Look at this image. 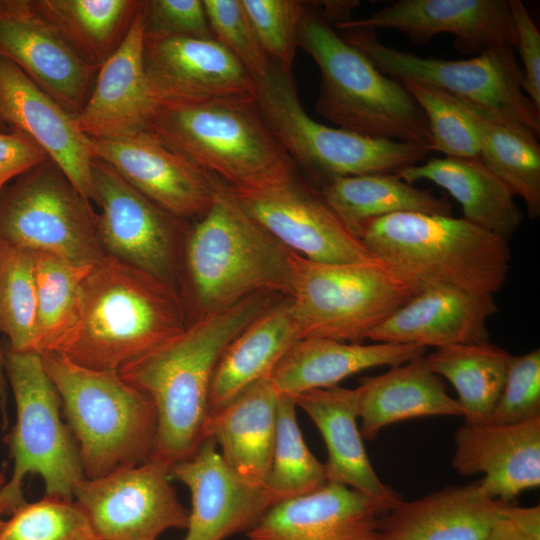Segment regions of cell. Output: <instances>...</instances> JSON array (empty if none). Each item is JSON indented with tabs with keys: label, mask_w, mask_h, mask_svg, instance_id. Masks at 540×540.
<instances>
[{
	"label": "cell",
	"mask_w": 540,
	"mask_h": 540,
	"mask_svg": "<svg viewBox=\"0 0 540 540\" xmlns=\"http://www.w3.org/2000/svg\"><path fill=\"white\" fill-rule=\"evenodd\" d=\"M281 297L257 293L200 317L119 368L120 377L155 406L157 431L150 458L171 467L195 452L205 439L210 386L221 355L251 321Z\"/></svg>",
	"instance_id": "obj_1"
},
{
	"label": "cell",
	"mask_w": 540,
	"mask_h": 540,
	"mask_svg": "<svg viewBox=\"0 0 540 540\" xmlns=\"http://www.w3.org/2000/svg\"><path fill=\"white\" fill-rule=\"evenodd\" d=\"M188 324L176 288L107 254L81 284L74 324L55 352L85 368L118 371Z\"/></svg>",
	"instance_id": "obj_2"
},
{
	"label": "cell",
	"mask_w": 540,
	"mask_h": 540,
	"mask_svg": "<svg viewBox=\"0 0 540 540\" xmlns=\"http://www.w3.org/2000/svg\"><path fill=\"white\" fill-rule=\"evenodd\" d=\"M290 255L220 180L184 241L181 296L189 323L257 293L290 297Z\"/></svg>",
	"instance_id": "obj_3"
},
{
	"label": "cell",
	"mask_w": 540,
	"mask_h": 540,
	"mask_svg": "<svg viewBox=\"0 0 540 540\" xmlns=\"http://www.w3.org/2000/svg\"><path fill=\"white\" fill-rule=\"evenodd\" d=\"M304 3L297 45L320 70L317 113L350 132L432 148L426 117L404 85L348 43L317 4Z\"/></svg>",
	"instance_id": "obj_4"
},
{
	"label": "cell",
	"mask_w": 540,
	"mask_h": 540,
	"mask_svg": "<svg viewBox=\"0 0 540 540\" xmlns=\"http://www.w3.org/2000/svg\"><path fill=\"white\" fill-rule=\"evenodd\" d=\"M358 237L376 258L422 289L494 295L510 269L508 240L463 217L395 213L368 221Z\"/></svg>",
	"instance_id": "obj_5"
},
{
	"label": "cell",
	"mask_w": 540,
	"mask_h": 540,
	"mask_svg": "<svg viewBox=\"0 0 540 540\" xmlns=\"http://www.w3.org/2000/svg\"><path fill=\"white\" fill-rule=\"evenodd\" d=\"M147 130L232 188L294 174V162L261 116L255 96L156 104Z\"/></svg>",
	"instance_id": "obj_6"
},
{
	"label": "cell",
	"mask_w": 540,
	"mask_h": 540,
	"mask_svg": "<svg viewBox=\"0 0 540 540\" xmlns=\"http://www.w3.org/2000/svg\"><path fill=\"white\" fill-rule=\"evenodd\" d=\"M79 448L85 478L147 461L157 414L152 400L118 371L79 366L56 352L40 354Z\"/></svg>",
	"instance_id": "obj_7"
},
{
	"label": "cell",
	"mask_w": 540,
	"mask_h": 540,
	"mask_svg": "<svg viewBox=\"0 0 540 540\" xmlns=\"http://www.w3.org/2000/svg\"><path fill=\"white\" fill-rule=\"evenodd\" d=\"M291 309L300 339L362 343L422 288L378 258L326 263L293 252Z\"/></svg>",
	"instance_id": "obj_8"
},
{
	"label": "cell",
	"mask_w": 540,
	"mask_h": 540,
	"mask_svg": "<svg viewBox=\"0 0 540 540\" xmlns=\"http://www.w3.org/2000/svg\"><path fill=\"white\" fill-rule=\"evenodd\" d=\"M254 82L266 124L294 164L320 187L338 177L397 173L433 152L430 146L372 138L315 121L300 102L292 73L272 60L267 73Z\"/></svg>",
	"instance_id": "obj_9"
},
{
	"label": "cell",
	"mask_w": 540,
	"mask_h": 540,
	"mask_svg": "<svg viewBox=\"0 0 540 540\" xmlns=\"http://www.w3.org/2000/svg\"><path fill=\"white\" fill-rule=\"evenodd\" d=\"M5 372L16 403V424L9 437L13 474L2 489L4 513L25 503L22 486L28 474H39L45 496L72 500L84 476L77 442L60 416L61 401L34 351L5 354Z\"/></svg>",
	"instance_id": "obj_10"
},
{
	"label": "cell",
	"mask_w": 540,
	"mask_h": 540,
	"mask_svg": "<svg viewBox=\"0 0 540 540\" xmlns=\"http://www.w3.org/2000/svg\"><path fill=\"white\" fill-rule=\"evenodd\" d=\"M340 34L389 77L433 86L497 121L540 134V111L523 91V71L513 48L490 49L467 60H446L386 46L374 30Z\"/></svg>",
	"instance_id": "obj_11"
},
{
	"label": "cell",
	"mask_w": 540,
	"mask_h": 540,
	"mask_svg": "<svg viewBox=\"0 0 540 540\" xmlns=\"http://www.w3.org/2000/svg\"><path fill=\"white\" fill-rule=\"evenodd\" d=\"M0 240L80 265L107 255L90 201L49 158L22 174L0 202Z\"/></svg>",
	"instance_id": "obj_12"
},
{
	"label": "cell",
	"mask_w": 540,
	"mask_h": 540,
	"mask_svg": "<svg viewBox=\"0 0 540 540\" xmlns=\"http://www.w3.org/2000/svg\"><path fill=\"white\" fill-rule=\"evenodd\" d=\"M99 240L106 254L164 281L180 292L185 220L164 210L93 157ZM181 294V293H180Z\"/></svg>",
	"instance_id": "obj_13"
},
{
	"label": "cell",
	"mask_w": 540,
	"mask_h": 540,
	"mask_svg": "<svg viewBox=\"0 0 540 540\" xmlns=\"http://www.w3.org/2000/svg\"><path fill=\"white\" fill-rule=\"evenodd\" d=\"M170 466L154 459L80 480L73 491L99 540H157L186 529L189 511L170 484Z\"/></svg>",
	"instance_id": "obj_14"
},
{
	"label": "cell",
	"mask_w": 540,
	"mask_h": 540,
	"mask_svg": "<svg viewBox=\"0 0 540 540\" xmlns=\"http://www.w3.org/2000/svg\"><path fill=\"white\" fill-rule=\"evenodd\" d=\"M244 210L291 252L316 262L375 259L319 190L290 177L257 187H230Z\"/></svg>",
	"instance_id": "obj_15"
},
{
	"label": "cell",
	"mask_w": 540,
	"mask_h": 540,
	"mask_svg": "<svg viewBox=\"0 0 540 540\" xmlns=\"http://www.w3.org/2000/svg\"><path fill=\"white\" fill-rule=\"evenodd\" d=\"M142 61L155 105L255 96L253 77L214 38L144 34Z\"/></svg>",
	"instance_id": "obj_16"
},
{
	"label": "cell",
	"mask_w": 540,
	"mask_h": 540,
	"mask_svg": "<svg viewBox=\"0 0 540 540\" xmlns=\"http://www.w3.org/2000/svg\"><path fill=\"white\" fill-rule=\"evenodd\" d=\"M90 139L93 157L158 206L181 219H199L220 182L149 130L119 139Z\"/></svg>",
	"instance_id": "obj_17"
},
{
	"label": "cell",
	"mask_w": 540,
	"mask_h": 540,
	"mask_svg": "<svg viewBox=\"0 0 540 540\" xmlns=\"http://www.w3.org/2000/svg\"><path fill=\"white\" fill-rule=\"evenodd\" d=\"M0 56L75 117L100 68L82 59L32 1H0Z\"/></svg>",
	"instance_id": "obj_18"
},
{
	"label": "cell",
	"mask_w": 540,
	"mask_h": 540,
	"mask_svg": "<svg viewBox=\"0 0 540 540\" xmlns=\"http://www.w3.org/2000/svg\"><path fill=\"white\" fill-rule=\"evenodd\" d=\"M337 31L390 29L417 45L437 34L455 37L462 53L478 55L494 48H517V34L507 0H399L370 15L334 25Z\"/></svg>",
	"instance_id": "obj_19"
},
{
	"label": "cell",
	"mask_w": 540,
	"mask_h": 540,
	"mask_svg": "<svg viewBox=\"0 0 540 540\" xmlns=\"http://www.w3.org/2000/svg\"><path fill=\"white\" fill-rule=\"evenodd\" d=\"M170 477L191 493L184 540H224L247 533L273 506L265 487L235 473L211 438H205L191 456L173 464Z\"/></svg>",
	"instance_id": "obj_20"
},
{
	"label": "cell",
	"mask_w": 540,
	"mask_h": 540,
	"mask_svg": "<svg viewBox=\"0 0 540 540\" xmlns=\"http://www.w3.org/2000/svg\"><path fill=\"white\" fill-rule=\"evenodd\" d=\"M0 119L39 146L87 200H96L90 139L76 117L0 56Z\"/></svg>",
	"instance_id": "obj_21"
},
{
	"label": "cell",
	"mask_w": 540,
	"mask_h": 540,
	"mask_svg": "<svg viewBox=\"0 0 540 540\" xmlns=\"http://www.w3.org/2000/svg\"><path fill=\"white\" fill-rule=\"evenodd\" d=\"M390 507L353 488L326 482L273 505L249 540H382L379 519Z\"/></svg>",
	"instance_id": "obj_22"
},
{
	"label": "cell",
	"mask_w": 540,
	"mask_h": 540,
	"mask_svg": "<svg viewBox=\"0 0 540 540\" xmlns=\"http://www.w3.org/2000/svg\"><path fill=\"white\" fill-rule=\"evenodd\" d=\"M452 465L479 480L489 497L515 503L540 485V416L516 424L464 423L455 433Z\"/></svg>",
	"instance_id": "obj_23"
},
{
	"label": "cell",
	"mask_w": 540,
	"mask_h": 540,
	"mask_svg": "<svg viewBox=\"0 0 540 540\" xmlns=\"http://www.w3.org/2000/svg\"><path fill=\"white\" fill-rule=\"evenodd\" d=\"M497 311L494 295L426 287L367 339L424 348L481 343L489 341L487 322Z\"/></svg>",
	"instance_id": "obj_24"
},
{
	"label": "cell",
	"mask_w": 540,
	"mask_h": 540,
	"mask_svg": "<svg viewBox=\"0 0 540 540\" xmlns=\"http://www.w3.org/2000/svg\"><path fill=\"white\" fill-rule=\"evenodd\" d=\"M142 1L119 48L100 66L91 94L76 116L82 133L92 139H119L147 130L155 103L143 70Z\"/></svg>",
	"instance_id": "obj_25"
},
{
	"label": "cell",
	"mask_w": 540,
	"mask_h": 540,
	"mask_svg": "<svg viewBox=\"0 0 540 540\" xmlns=\"http://www.w3.org/2000/svg\"><path fill=\"white\" fill-rule=\"evenodd\" d=\"M516 503L487 496L479 481L401 500L379 519L382 540H484Z\"/></svg>",
	"instance_id": "obj_26"
},
{
	"label": "cell",
	"mask_w": 540,
	"mask_h": 540,
	"mask_svg": "<svg viewBox=\"0 0 540 540\" xmlns=\"http://www.w3.org/2000/svg\"><path fill=\"white\" fill-rule=\"evenodd\" d=\"M314 422L327 448V482L353 488L392 508L402 500L385 485L371 465L358 428V390L340 386L292 396Z\"/></svg>",
	"instance_id": "obj_27"
},
{
	"label": "cell",
	"mask_w": 540,
	"mask_h": 540,
	"mask_svg": "<svg viewBox=\"0 0 540 540\" xmlns=\"http://www.w3.org/2000/svg\"><path fill=\"white\" fill-rule=\"evenodd\" d=\"M425 352L426 348L413 345L303 338L280 359L269 379L279 394L296 396L337 386L345 378L370 368L403 364Z\"/></svg>",
	"instance_id": "obj_28"
},
{
	"label": "cell",
	"mask_w": 540,
	"mask_h": 540,
	"mask_svg": "<svg viewBox=\"0 0 540 540\" xmlns=\"http://www.w3.org/2000/svg\"><path fill=\"white\" fill-rule=\"evenodd\" d=\"M279 393L269 378L243 390L209 414L205 438L221 449L228 466L244 480L264 486L276 435Z\"/></svg>",
	"instance_id": "obj_29"
},
{
	"label": "cell",
	"mask_w": 540,
	"mask_h": 540,
	"mask_svg": "<svg viewBox=\"0 0 540 540\" xmlns=\"http://www.w3.org/2000/svg\"><path fill=\"white\" fill-rule=\"evenodd\" d=\"M358 390V418L363 439H374L396 422L426 416H464L446 392L440 377L429 367L426 355L365 377Z\"/></svg>",
	"instance_id": "obj_30"
},
{
	"label": "cell",
	"mask_w": 540,
	"mask_h": 540,
	"mask_svg": "<svg viewBox=\"0 0 540 540\" xmlns=\"http://www.w3.org/2000/svg\"><path fill=\"white\" fill-rule=\"evenodd\" d=\"M299 339L290 298L281 297L225 348L211 381L209 414L223 408L250 385L269 378L280 359Z\"/></svg>",
	"instance_id": "obj_31"
},
{
	"label": "cell",
	"mask_w": 540,
	"mask_h": 540,
	"mask_svg": "<svg viewBox=\"0 0 540 540\" xmlns=\"http://www.w3.org/2000/svg\"><path fill=\"white\" fill-rule=\"evenodd\" d=\"M396 174L411 184L419 180L435 183L460 204L464 219L506 240L521 226L523 214L514 194L479 156L434 157Z\"/></svg>",
	"instance_id": "obj_32"
},
{
	"label": "cell",
	"mask_w": 540,
	"mask_h": 540,
	"mask_svg": "<svg viewBox=\"0 0 540 540\" xmlns=\"http://www.w3.org/2000/svg\"><path fill=\"white\" fill-rule=\"evenodd\" d=\"M319 191L357 237L368 221L395 213L452 215L446 198L418 188L396 173L338 177L323 184Z\"/></svg>",
	"instance_id": "obj_33"
},
{
	"label": "cell",
	"mask_w": 540,
	"mask_h": 540,
	"mask_svg": "<svg viewBox=\"0 0 540 540\" xmlns=\"http://www.w3.org/2000/svg\"><path fill=\"white\" fill-rule=\"evenodd\" d=\"M513 355L485 341L436 348L426 356L430 369L447 379L457 392L464 423L490 422Z\"/></svg>",
	"instance_id": "obj_34"
},
{
	"label": "cell",
	"mask_w": 540,
	"mask_h": 540,
	"mask_svg": "<svg viewBox=\"0 0 540 540\" xmlns=\"http://www.w3.org/2000/svg\"><path fill=\"white\" fill-rule=\"evenodd\" d=\"M33 6L86 62L100 67L122 44L139 0H37Z\"/></svg>",
	"instance_id": "obj_35"
},
{
	"label": "cell",
	"mask_w": 540,
	"mask_h": 540,
	"mask_svg": "<svg viewBox=\"0 0 540 540\" xmlns=\"http://www.w3.org/2000/svg\"><path fill=\"white\" fill-rule=\"evenodd\" d=\"M476 126L485 165L512 191L520 196L528 215H540L539 135L527 128L497 121L468 105Z\"/></svg>",
	"instance_id": "obj_36"
},
{
	"label": "cell",
	"mask_w": 540,
	"mask_h": 540,
	"mask_svg": "<svg viewBox=\"0 0 540 540\" xmlns=\"http://www.w3.org/2000/svg\"><path fill=\"white\" fill-rule=\"evenodd\" d=\"M37 285L34 352H55L72 328L81 284L94 265H80L33 252Z\"/></svg>",
	"instance_id": "obj_37"
},
{
	"label": "cell",
	"mask_w": 540,
	"mask_h": 540,
	"mask_svg": "<svg viewBox=\"0 0 540 540\" xmlns=\"http://www.w3.org/2000/svg\"><path fill=\"white\" fill-rule=\"evenodd\" d=\"M292 396L279 394L271 467L264 487L273 505L306 495L327 480L324 464L308 449Z\"/></svg>",
	"instance_id": "obj_38"
},
{
	"label": "cell",
	"mask_w": 540,
	"mask_h": 540,
	"mask_svg": "<svg viewBox=\"0 0 540 540\" xmlns=\"http://www.w3.org/2000/svg\"><path fill=\"white\" fill-rule=\"evenodd\" d=\"M37 285L33 252L0 240V330L10 350L34 351Z\"/></svg>",
	"instance_id": "obj_39"
},
{
	"label": "cell",
	"mask_w": 540,
	"mask_h": 540,
	"mask_svg": "<svg viewBox=\"0 0 540 540\" xmlns=\"http://www.w3.org/2000/svg\"><path fill=\"white\" fill-rule=\"evenodd\" d=\"M400 82L426 117L433 151L447 157L479 156L478 132L465 102L433 86Z\"/></svg>",
	"instance_id": "obj_40"
},
{
	"label": "cell",
	"mask_w": 540,
	"mask_h": 540,
	"mask_svg": "<svg viewBox=\"0 0 540 540\" xmlns=\"http://www.w3.org/2000/svg\"><path fill=\"white\" fill-rule=\"evenodd\" d=\"M0 540H99L83 509L72 500L45 496L18 507L0 527Z\"/></svg>",
	"instance_id": "obj_41"
},
{
	"label": "cell",
	"mask_w": 540,
	"mask_h": 540,
	"mask_svg": "<svg viewBox=\"0 0 540 540\" xmlns=\"http://www.w3.org/2000/svg\"><path fill=\"white\" fill-rule=\"evenodd\" d=\"M241 3L268 57L291 73L305 3L295 0H241Z\"/></svg>",
	"instance_id": "obj_42"
},
{
	"label": "cell",
	"mask_w": 540,
	"mask_h": 540,
	"mask_svg": "<svg viewBox=\"0 0 540 540\" xmlns=\"http://www.w3.org/2000/svg\"><path fill=\"white\" fill-rule=\"evenodd\" d=\"M213 38L222 44L253 79L263 77L271 59L262 48L241 0H203Z\"/></svg>",
	"instance_id": "obj_43"
},
{
	"label": "cell",
	"mask_w": 540,
	"mask_h": 540,
	"mask_svg": "<svg viewBox=\"0 0 540 540\" xmlns=\"http://www.w3.org/2000/svg\"><path fill=\"white\" fill-rule=\"evenodd\" d=\"M540 416V350L513 356L490 422L516 424Z\"/></svg>",
	"instance_id": "obj_44"
},
{
	"label": "cell",
	"mask_w": 540,
	"mask_h": 540,
	"mask_svg": "<svg viewBox=\"0 0 540 540\" xmlns=\"http://www.w3.org/2000/svg\"><path fill=\"white\" fill-rule=\"evenodd\" d=\"M145 35L213 38L203 0L142 1Z\"/></svg>",
	"instance_id": "obj_45"
},
{
	"label": "cell",
	"mask_w": 540,
	"mask_h": 540,
	"mask_svg": "<svg viewBox=\"0 0 540 540\" xmlns=\"http://www.w3.org/2000/svg\"><path fill=\"white\" fill-rule=\"evenodd\" d=\"M523 62V91L540 111V32L521 0H507Z\"/></svg>",
	"instance_id": "obj_46"
},
{
	"label": "cell",
	"mask_w": 540,
	"mask_h": 540,
	"mask_svg": "<svg viewBox=\"0 0 540 540\" xmlns=\"http://www.w3.org/2000/svg\"><path fill=\"white\" fill-rule=\"evenodd\" d=\"M45 152L23 133H0V192L11 179L43 162Z\"/></svg>",
	"instance_id": "obj_47"
},
{
	"label": "cell",
	"mask_w": 540,
	"mask_h": 540,
	"mask_svg": "<svg viewBox=\"0 0 540 540\" xmlns=\"http://www.w3.org/2000/svg\"><path fill=\"white\" fill-rule=\"evenodd\" d=\"M484 540H540V506L512 505Z\"/></svg>",
	"instance_id": "obj_48"
},
{
	"label": "cell",
	"mask_w": 540,
	"mask_h": 540,
	"mask_svg": "<svg viewBox=\"0 0 540 540\" xmlns=\"http://www.w3.org/2000/svg\"><path fill=\"white\" fill-rule=\"evenodd\" d=\"M6 403V378H5V355L0 347V406L5 409Z\"/></svg>",
	"instance_id": "obj_49"
},
{
	"label": "cell",
	"mask_w": 540,
	"mask_h": 540,
	"mask_svg": "<svg viewBox=\"0 0 540 540\" xmlns=\"http://www.w3.org/2000/svg\"><path fill=\"white\" fill-rule=\"evenodd\" d=\"M6 483L5 477L2 473H0V527L3 524V520L1 519V515L4 513L3 503H2V489Z\"/></svg>",
	"instance_id": "obj_50"
}]
</instances>
